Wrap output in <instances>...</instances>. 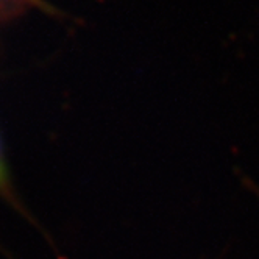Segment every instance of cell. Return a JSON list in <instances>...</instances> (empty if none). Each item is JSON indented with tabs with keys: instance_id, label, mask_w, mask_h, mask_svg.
I'll use <instances>...</instances> for the list:
<instances>
[{
	"instance_id": "1",
	"label": "cell",
	"mask_w": 259,
	"mask_h": 259,
	"mask_svg": "<svg viewBox=\"0 0 259 259\" xmlns=\"http://www.w3.org/2000/svg\"><path fill=\"white\" fill-rule=\"evenodd\" d=\"M5 170H4V164H2V158H0V188L5 186Z\"/></svg>"
},
{
	"instance_id": "2",
	"label": "cell",
	"mask_w": 259,
	"mask_h": 259,
	"mask_svg": "<svg viewBox=\"0 0 259 259\" xmlns=\"http://www.w3.org/2000/svg\"><path fill=\"white\" fill-rule=\"evenodd\" d=\"M21 2H30V4H36L38 0H21Z\"/></svg>"
}]
</instances>
